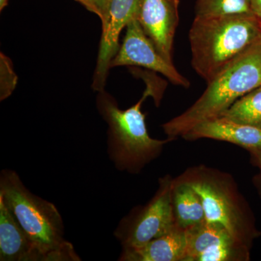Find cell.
Returning a JSON list of instances; mask_svg holds the SVG:
<instances>
[{"label":"cell","mask_w":261,"mask_h":261,"mask_svg":"<svg viewBox=\"0 0 261 261\" xmlns=\"http://www.w3.org/2000/svg\"><path fill=\"white\" fill-rule=\"evenodd\" d=\"M146 85L140 100L126 110L120 109L116 99L105 90L97 97L98 111L108 126V156L117 170L130 174L140 173L160 157L166 144L174 140L168 137L157 140L149 136L142 106L147 97H152L159 107L163 89L148 78Z\"/></svg>","instance_id":"6da1fadb"},{"label":"cell","mask_w":261,"mask_h":261,"mask_svg":"<svg viewBox=\"0 0 261 261\" xmlns=\"http://www.w3.org/2000/svg\"><path fill=\"white\" fill-rule=\"evenodd\" d=\"M260 40L261 23L254 15L195 17L189 32L192 68L209 83Z\"/></svg>","instance_id":"7a4b0ae2"},{"label":"cell","mask_w":261,"mask_h":261,"mask_svg":"<svg viewBox=\"0 0 261 261\" xmlns=\"http://www.w3.org/2000/svg\"><path fill=\"white\" fill-rule=\"evenodd\" d=\"M260 86L261 40L207 83L187 111L163 123V132L174 140L182 137L197 125L221 116L240 98Z\"/></svg>","instance_id":"3957f363"},{"label":"cell","mask_w":261,"mask_h":261,"mask_svg":"<svg viewBox=\"0 0 261 261\" xmlns=\"http://www.w3.org/2000/svg\"><path fill=\"white\" fill-rule=\"evenodd\" d=\"M0 197L43 261L81 260L73 245L64 238L63 219L56 205L29 191L15 171H2Z\"/></svg>","instance_id":"277c9868"},{"label":"cell","mask_w":261,"mask_h":261,"mask_svg":"<svg viewBox=\"0 0 261 261\" xmlns=\"http://www.w3.org/2000/svg\"><path fill=\"white\" fill-rule=\"evenodd\" d=\"M176 178L200 196L206 221L221 225L240 243L251 247L259 232L252 211L231 175L198 165Z\"/></svg>","instance_id":"5b68a950"},{"label":"cell","mask_w":261,"mask_h":261,"mask_svg":"<svg viewBox=\"0 0 261 261\" xmlns=\"http://www.w3.org/2000/svg\"><path fill=\"white\" fill-rule=\"evenodd\" d=\"M173 178L169 174L160 178L159 188L151 200L145 205L136 206L121 220L114 236L122 249L142 246L176 226L171 205Z\"/></svg>","instance_id":"8992f818"},{"label":"cell","mask_w":261,"mask_h":261,"mask_svg":"<svg viewBox=\"0 0 261 261\" xmlns=\"http://www.w3.org/2000/svg\"><path fill=\"white\" fill-rule=\"evenodd\" d=\"M183 261H247L250 247L240 243L221 225L205 220L186 230Z\"/></svg>","instance_id":"52a82bcc"},{"label":"cell","mask_w":261,"mask_h":261,"mask_svg":"<svg viewBox=\"0 0 261 261\" xmlns=\"http://www.w3.org/2000/svg\"><path fill=\"white\" fill-rule=\"evenodd\" d=\"M126 28V35L111 61V68L130 65L143 67L164 75L174 85L190 87V82L178 72L174 64L160 54L138 19L132 20Z\"/></svg>","instance_id":"ba28073f"},{"label":"cell","mask_w":261,"mask_h":261,"mask_svg":"<svg viewBox=\"0 0 261 261\" xmlns=\"http://www.w3.org/2000/svg\"><path fill=\"white\" fill-rule=\"evenodd\" d=\"M141 0H109L102 21V36L92 83L96 92L104 91L111 63L119 49V37L132 20L138 19Z\"/></svg>","instance_id":"9c48e42d"},{"label":"cell","mask_w":261,"mask_h":261,"mask_svg":"<svg viewBox=\"0 0 261 261\" xmlns=\"http://www.w3.org/2000/svg\"><path fill=\"white\" fill-rule=\"evenodd\" d=\"M179 0H141L138 20L154 47L173 63V42L179 21Z\"/></svg>","instance_id":"30bf717a"},{"label":"cell","mask_w":261,"mask_h":261,"mask_svg":"<svg viewBox=\"0 0 261 261\" xmlns=\"http://www.w3.org/2000/svg\"><path fill=\"white\" fill-rule=\"evenodd\" d=\"M187 141L200 139L222 141L247 149L249 152L261 151V128L218 117L203 122L184 135Z\"/></svg>","instance_id":"8fae6325"},{"label":"cell","mask_w":261,"mask_h":261,"mask_svg":"<svg viewBox=\"0 0 261 261\" xmlns=\"http://www.w3.org/2000/svg\"><path fill=\"white\" fill-rule=\"evenodd\" d=\"M0 260L43 261L42 255L0 197Z\"/></svg>","instance_id":"7c38bea8"},{"label":"cell","mask_w":261,"mask_h":261,"mask_svg":"<svg viewBox=\"0 0 261 261\" xmlns=\"http://www.w3.org/2000/svg\"><path fill=\"white\" fill-rule=\"evenodd\" d=\"M187 250L186 230L175 226L142 246L123 249L120 261H183Z\"/></svg>","instance_id":"4fadbf2b"},{"label":"cell","mask_w":261,"mask_h":261,"mask_svg":"<svg viewBox=\"0 0 261 261\" xmlns=\"http://www.w3.org/2000/svg\"><path fill=\"white\" fill-rule=\"evenodd\" d=\"M171 197L175 224L178 227L187 230L205 221L200 196L191 187L173 178Z\"/></svg>","instance_id":"5bb4252c"},{"label":"cell","mask_w":261,"mask_h":261,"mask_svg":"<svg viewBox=\"0 0 261 261\" xmlns=\"http://www.w3.org/2000/svg\"><path fill=\"white\" fill-rule=\"evenodd\" d=\"M220 117L261 128V86L240 98Z\"/></svg>","instance_id":"9a60e30c"},{"label":"cell","mask_w":261,"mask_h":261,"mask_svg":"<svg viewBox=\"0 0 261 261\" xmlns=\"http://www.w3.org/2000/svg\"><path fill=\"white\" fill-rule=\"evenodd\" d=\"M234 15H254L252 0H196L197 18Z\"/></svg>","instance_id":"2e32d148"},{"label":"cell","mask_w":261,"mask_h":261,"mask_svg":"<svg viewBox=\"0 0 261 261\" xmlns=\"http://www.w3.org/2000/svg\"><path fill=\"white\" fill-rule=\"evenodd\" d=\"M18 77L13 70L10 58L0 55V100L9 97L16 87Z\"/></svg>","instance_id":"e0dca14e"},{"label":"cell","mask_w":261,"mask_h":261,"mask_svg":"<svg viewBox=\"0 0 261 261\" xmlns=\"http://www.w3.org/2000/svg\"><path fill=\"white\" fill-rule=\"evenodd\" d=\"M84 5L89 11L94 13L102 20L106 14L109 0H75Z\"/></svg>","instance_id":"ac0fdd59"},{"label":"cell","mask_w":261,"mask_h":261,"mask_svg":"<svg viewBox=\"0 0 261 261\" xmlns=\"http://www.w3.org/2000/svg\"><path fill=\"white\" fill-rule=\"evenodd\" d=\"M252 13L261 22V0H252Z\"/></svg>","instance_id":"d6986e66"},{"label":"cell","mask_w":261,"mask_h":261,"mask_svg":"<svg viewBox=\"0 0 261 261\" xmlns=\"http://www.w3.org/2000/svg\"><path fill=\"white\" fill-rule=\"evenodd\" d=\"M252 158L256 161L257 166L261 170V151H255V152H251Z\"/></svg>","instance_id":"ffe728a7"},{"label":"cell","mask_w":261,"mask_h":261,"mask_svg":"<svg viewBox=\"0 0 261 261\" xmlns=\"http://www.w3.org/2000/svg\"><path fill=\"white\" fill-rule=\"evenodd\" d=\"M8 1L9 0H0V10L1 11L8 5Z\"/></svg>","instance_id":"44dd1931"},{"label":"cell","mask_w":261,"mask_h":261,"mask_svg":"<svg viewBox=\"0 0 261 261\" xmlns=\"http://www.w3.org/2000/svg\"><path fill=\"white\" fill-rule=\"evenodd\" d=\"M260 23H261V22H260Z\"/></svg>","instance_id":"7402d4cb"}]
</instances>
